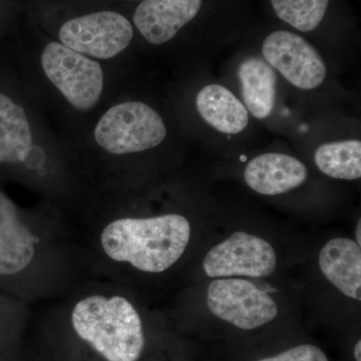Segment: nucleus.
Wrapping results in <instances>:
<instances>
[{"label": "nucleus", "instance_id": "obj_10", "mask_svg": "<svg viewBox=\"0 0 361 361\" xmlns=\"http://www.w3.org/2000/svg\"><path fill=\"white\" fill-rule=\"evenodd\" d=\"M202 0H144L134 14L142 37L153 44H163L198 14Z\"/></svg>", "mask_w": 361, "mask_h": 361}, {"label": "nucleus", "instance_id": "obj_17", "mask_svg": "<svg viewBox=\"0 0 361 361\" xmlns=\"http://www.w3.org/2000/svg\"><path fill=\"white\" fill-rule=\"evenodd\" d=\"M329 0H271L280 20L300 32L315 30L326 13Z\"/></svg>", "mask_w": 361, "mask_h": 361}, {"label": "nucleus", "instance_id": "obj_5", "mask_svg": "<svg viewBox=\"0 0 361 361\" xmlns=\"http://www.w3.org/2000/svg\"><path fill=\"white\" fill-rule=\"evenodd\" d=\"M47 239L18 207L0 191V277L14 279L35 273L42 261Z\"/></svg>", "mask_w": 361, "mask_h": 361}, {"label": "nucleus", "instance_id": "obj_19", "mask_svg": "<svg viewBox=\"0 0 361 361\" xmlns=\"http://www.w3.org/2000/svg\"><path fill=\"white\" fill-rule=\"evenodd\" d=\"M355 357L356 361H361V341L356 343L355 348Z\"/></svg>", "mask_w": 361, "mask_h": 361}, {"label": "nucleus", "instance_id": "obj_20", "mask_svg": "<svg viewBox=\"0 0 361 361\" xmlns=\"http://www.w3.org/2000/svg\"><path fill=\"white\" fill-rule=\"evenodd\" d=\"M356 243L360 246L361 244V223L358 222L357 228H356Z\"/></svg>", "mask_w": 361, "mask_h": 361}, {"label": "nucleus", "instance_id": "obj_13", "mask_svg": "<svg viewBox=\"0 0 361 361\" xmlns=\"http://www.w3.org/2000/svg\"><path fill=\"white\" fill-rule=\"evenodd\" d=\"M196 106L203 120L223 134H238L248 125L245 106L223 85L203 87L197 96Z\"/></svg>", "mask_w": 361, "mask_h": 361}, {"label": "nucleus", "instance_id": "obj_16", "mask_svg": "<svg viewBox=\"0 0 361 361\" xmlns=\"http://www.w3.org/2000/svg\"><path fill=\"white\" fill-rule=\"evenodd\" d=\"M316 166L334 179L356 180L361 177V142L356 140L329 142L316 149Z\"/></svg>", "mask_w": 361, "mask_h": 361}, {"label": "nucleus", "instance_id": "obj_18", "mask_svg": "<svg viewBox=\"0 0 361 361\" xmlns=\"http://www.w3.org/2000/svg\"><path fill=\"white\" fill-rule=\"evenodd\" d=\"M258 361H329V360L322 349L310 344H303L273 357Z\"/></svg>", "mask_w": 361, "mask_h": 361}, {"label": "nucleus", "instance_id": "obj_4", "mask_svg": "<svg viewBox=\"0 0 361 361\" xmlns=\"http://www.w3.org/2000/svg\"><path fill=\"white\" fill-rule=\"evenodd\" d=\"M42 66L45 75L78 111L94 108L104 90L101 65L59 42L44 47Z\"/></svg>", "mask_w": 361, "mask_h": 361}, {"label": "nucleus", "instance_id": "obj_7", "mask_svg": "<svg viewBox=\"0 0 361 361\" xmlns=\"http://www.w3.org/2000/svg\"><path fill=\"white\" fill-rule=\"evenodd\" d=\"M132 25L122 14L101 11L66 21L59 30L61 44L92 58L108 59L125 51L133 39Z\"/></svg>", "mask_w": 361, "mask_h": 361}, {"label": "nucleus", "instance_id": "obj_9", "mask_svg": "<svg viewBox=\"0 0 361 361\" xmlns=\"http://www.w3.org/2000/svg\"><path fill=\"white\" fill-rule=\"evenodd\" d=\"M262 54L271 66L298 89H316L326 77L322 56L295 33L283 30L271 33L263 42Z\"/></svg>", "mask_w": 361, "mask_h": 361}, {"label": "nucleus", "instance_id": "obj_3", "mask_svg": "<svg viewBox=\"0 0 361 361\" xmlns=\"http://www.w3.org/2000/svg\"><path fill=\"white\" fill-rule=\"evenodd\" d=\"M167 135L158 113L141 102L116 104L94 129L97 144L111 155H128L155 148Z\"/></svg>", "mask_w": 361, "mask_h": 361}, {"label": "nucleus", "instance_id": "obj_14", "mask_svg": "<svg viewBox=\"0 0 361 361\" xmlns=\"http://www.w3.org/2000/svg\"><path fill=\"white\" fill-rule=\"evenodd\" d=\"M33 137L20 104L0 92V165H20L32 154Z\"/></svg>", "mask_w": 361, "mask_h": 361}, {"label": "nucleus", "instance_id": "obj_8", "mask_svg": "<svg viewBox=\"0 0 361 361\" xmlns=\"http://www.w3.org/2000/svg\"><path fill=\"white\" fill-rule=\"evenodd\" d=\"M276 265V253L267 241L236 232L207 253L203 269L211 278H262L270 276Z\"/></svg>", "mask_w": 361, "mask_h": 361}, {"label": "nucleus", "instance_id": "obj_11", "mask_svg": "<svg viewBox=\"0 0 361 361\" xmlns=\"http://www.w3.org/2000/svg\"><path fill=\"white\" fill-rule=\"evenodd\" d=\"M307 176L302 161L284 154L267 153L249 161L244 179L257 193L274 196L301 186Z\"/></svg>", "mask_w": 361, "mask_h": 361}, {"label": "nucleus", "instance_id": "obj_15", "mask_svg": "<svg viewBox=\"0 0 361 361\" xmlns=\"http://www.w3.org/2000/svg\"><path fill=\"white\" fill-rule=\"evenodd\" d=\"M242 97L248 111L258 120L268 118L276 102V73L259 58L245 59L238 71Z\"/></svg>", "mask_w": 361, "mask_h": 361}, {"label": "nucleus", "instance_id": "obj_21", "mask_svg": "<svg viewBox=\"0 0 361 361\" xmlns=\"http://www.w3.org/2000/svg\"><path fill=\"white\" fill-rule=\"evenodd\" d=\"M246 157H244V156H241V161H246Z\"/></svg>", "mask_w": 361, "mask_h": 361}, {"label": "nucleus", "instance_id": "obj_12", "mask_svg": "<svg viewBox=\"0 0 361 361\" xmlns=\"http://www.w3.org/2000/svg\"><path fill=\"white\" fill-rule=\"evenodd\" d=\"M323 275L344 295L361 300V249L350 239L336 238L319 254Z\"/></svg>", "mask_w": 361, "mask_h": 361}, {"label": "nucleus", "instance_id": "obj_2", "mask_svg": "<svg viewBox=\"0 0 361 361\" xmlns=\"http://www.w3.org/2000/svg\"><path fill=\"white\" fill-rule=\"evenodd\" d=\"M77 336L106 361H137L145 346L141 316L127 297L92 292L71 306Z\"/></svg>", "mask_w": 361, "mask_h": 361}, {"label": "nucleus", "instance_id": "obj_6", "mask_svg": "<svg viewBox=\"0 0 361 361\" xmlns=\"http://www.w3.org/2000/svg\"><path fill=\"white\" fill-rule=\"evenodd\" d=\"M207 306L213 315L240 329L252 330L275 319L272 297L243 279H218L209 285Z\"/></svg>", "mask_w": 361, "mask_h": 361}, {"label": "nucleus", "instance_id": "obj_1", "mask_svg": "<svg viewBox=\"0 0 361 361\" xmlns=\"http://www.w3.org/2000/svg\"><path fill=\"white\" fill-rule=\"evenodd\" d=\"M191 238L189 221L180 214L118 217L99 224L96 246L106 265L163 273L182 257Z\"/></svg>", "mask_w": 361, "mask_h": 361}]
</instances>
